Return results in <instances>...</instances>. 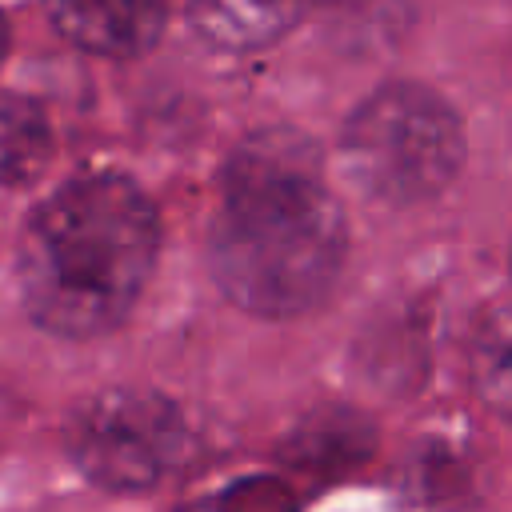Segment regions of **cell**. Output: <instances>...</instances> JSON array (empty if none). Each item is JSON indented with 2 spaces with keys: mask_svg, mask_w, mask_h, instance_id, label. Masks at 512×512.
<instances>
[{
  "mask_svg": "<svg viewBox=\"0 0 512 512\" xmlns=\"http://www.w3.org/2000/svg\"><path fill=\"white\" fill-rule=\"evenodd\" d=\"M344 248V212L312 140L292 128L252 132L224 164L208 232L220 292L256 316H296L332 288Z\"/></svg>",
  "mask_w": 512,
  "mask_h": 512,
  "instance_id": "6da1fadb",
  "label": "cell"
},
{
  "mask_svg": "<svg viewBox=\"0 0 512 512\" xmlns=\"http://www.w3.org/2000/svg\"><path fill=\"white\" fill-rule=\"evenodd\" d=\"M4 52H8V20L0 12V60H4Z\"/></svg>",
  "mask_w": 512,
  "mask_h": 512,
  "instance_id": "9c48e42d",
  "label": "cell"
},
{
  "mask_svg": "<svg viewBox=\"0 0 512 512\" xmlns=\"http://www.w3.org/2000/svg\"><path fill=\"white\" fill-rule=\"evenodd\" d=\"M476 392L504 416H512V304H500L472 336L468 352Z\"/></svg>",
  "mask_w": 512,
  "mask_h": 512,
  "instance_id": "ba28073f",
  "label": "cell"
},
{
  "mask_svg": "<svg viewBox=\"0 0 512 512\" xmlns=\"http://www.w3.org/2000/svg\"><path fill=\"white\" fill-rule=\"evenodd\" d=\"M48 16L64 40L100 56H140L164 32L160 4H52Z\"/></svg>",
  "mask_w": 512,
  "mask_h": 512,
  "instance_id": "5b68a950",
  "label": "cell"
},
{
  "mask_svg": "<svg viewBox=\"0 0 512 512\" xmlns=\"http://www.w3.org/2000/svg\"><path fill=\"white\" fill-rule=\"evenodd\" d=\"M160 220L152 200L116 172L52 192L20 236V296L56 336H96L128 316L152 276Z\"/></svg>",
  "mask_w": 512,
  "mask_h": 512,
  "instance_id": "7a4b0ae2",
  "label": "cell"
},
{
  "mask_svg": "<svg viewBox=\"0 0 512 512\" xmlns=\"http://www.w3.org/2000/svg\"><path fill=\"white\" fill-rule=\"evenodd\" d=\"M52 156V128L28 96L0 92V192L32 184Z\"/></svg>",
  "mask_w": 512,
  "mask_h": 512,
  "instance_id": "8992f818",
  "label": "cell"
},
{
  "mask_svg": "<svg viewBox=\"0 0 512 512\" xmlns=\"http://www.w3.org/2000/svg\"><path fill=\"white\" fill-rule=\"evenodd\" d=\"M348 176L384 204H416L452 184L464 160V128L444 96L424 84L376 88L340 136Z\"/></svg>",
  "mask_w": 512,
  "mask_h": 512,
  "instance_id": "3957f363",
  "label": "cell"
},
{
  "mask_svg": "<svg viewBox=\"0 0 512 512\" xmlns=\"http://www.w3.org/2000/svg\"><path fill=\"white\" fill-rule=\"evenodd\" d=\"M76 468L116 492L152 488L188 452V428L176 404L152 388H108L88 396L68 420Z\"/></svg>",
  "mask_w": 512,
  "mask_h": 512,
  "instance_id": "277c9868",
  "label": "cell"
},
{
  "mask_svg": "<svg viewBox=\"0 0 512 512\" xmlns=\"http://www.w3.org/2000/svg\"><path fill=\"white\" fill-rule=\"evenodd\" d=\"M300 16L304 8L288 4H196L188 12L192 28L216 48H260L288 32Z\"/></svg>",
  "mask_w": 512,
  "mask_h": 512,
  "instance_id": "52a82bcc",
  "label": "cell"
}]
</instances>
